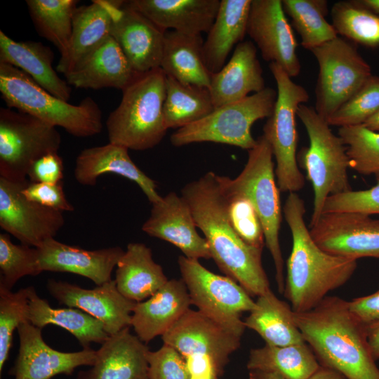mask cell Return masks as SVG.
I'll return each instance as SVG.
<instances>
[{"instance_id": "cell-1", "label": "cell", "mask_w": 379, "mask_h": 379, "mask_svg": "<svg viewBox=\"0 0 379 379\" xmlns=\"http://www.w3.org/2000/svg\"><path fill=\"white\" fill-rule=\"evenodd\" d=\"M181 196L219 269L251 296L258 297L271 290L262 263V251L246 244L230 222L218 175L209 171L188 182L182 188Z\"/></svg>"}, {"instance_id": "cell-2", "label": "cell", "mask_w": 379, "mask_h": 379, "mask_svg": "<svg viewBox=\"0 0 379 379\" xmlns=\"http://www.w3.org/2000/svg\"><path fill=\"white\" fill-rule=\"evenodd\" d=\"M293 318L321 366L347 379H379L366 324L352 313L348 301L326 296L310 311L293 312Z\"/></svg>"}, {"instance_id": "cell-3", "label": "cell", "mask_w": 379, "mask_h": 379, "mask_svg": "<svg viewBox=\"0 0 379 379\" xmlns=\"http://www.w3.org/2000/svg\"><path fill=\"white\" fill-rule=\"evenodd\" d=\"M305 205L296 193L288 194L283 208L292 236V248L286 262L284 295L295 312L317 307L327 294L347 283L357 260L331 254L312 239L305 221Z\"/></svg>"}, {"instance_id": "cell-4", "label": "cell", "mask_w": 379, "mask_h": 379, "mask_svg": "<svg viewBox=\"0 0 379 379\" xmlns=\"http://www.w3.org/2000/svg\"><path fill=\"white\" fill-rule=\"evenodd\" d=\"M166 75L159 67L138 74L123 91L119 106L109 115V142L142 151L157 145L168 128L164 118Z\"/></svg>"}, {"instance_id": "cell-5", "label": "cell", "mask_w": 379, "mask_h": 379, "mask_svg": "<svg viewBox=\"0 0 379 379\" xmlns=\"http://www.w3.org/2000/svg\"><path fill=\"white\" fill-rule=\"evenodd\" d=\"M0 92L9 108L30 114L70 135L87 138L100 133L102 112L97 102L86 97L78 105L52 95L18 68L0 62Z\"/></svg>"}, {"instance_id": "cell-6", "label": "cell", "mask_w": 379, "mask_h": 379, "mask_svg": "<svg viewBox=\"0 0 379 379\" xmlns=\"http://www.w3.org/2000/svg\"><path fill=\"white\" fill-rule=\"evenodd\" d=\"M296 116L304 125L310 141L309 147L300 151L298 159L314 193L310 227L323 214L328 197L352 190L348 176L349 158L341 138L333 133L326 119L314 107L302 104Z\"/></svg>"}, {"instance_id": "cell-7", "label": "cell", "mask_w": 379, "mask_h": 379, "mask_svg": "<svg viewBox=\"0 0 379 379\" xmlns=\"http://www.w3.org/2000/svg\"><path fill=\"white\" fill-rule=\"evenodd\" d=\"M248 152L247 162L239 175L234 179L221 175V179L229 190L246 197L255 209L263 228L265 244L274 262L278 291L284 293V259L279 242L281 206L273 153L263 135Z\"/></svg>"}, {"instance_id": "cell-8", "label": "cell", "mask_w": 379, "mask_h": 379, "mask_svg": "<svg viewBox=\"0 0 379 379\" xmlns=\"http://www.w3.org/2000/svg\"><path fill=\"white\" fill-rule=\"evenodd\" d=\"M242 335L190 308L161 337L183 357L190 379H219Z\"/></svg>"}, {"instance_id": "cell-9", "label": "cell", "mask_w": 379, "mask_h": 379, "mask_svg": "<svg viewBox=\"0 0 379 379\" xmlns=\"http://www.w3.org/2000/svg\"><path fill=\"white\" fill-rule=\"evenodd\" d=\"M277 91L270 87L217 108L204 119L177 129L171 143L182 147L192 143L211 142L250 150L257 139L251 133L253 124L273 113Z\"/></svg>"}, {"instance_id": "cell-10", "label": "cell", "mask_w": 379, "mask_h": 379, "mask_svg": "<svg viewBox=\"0 0 379 379\" xmlns=\"http://www.w3.org/2000/svg\"><path fill=\"white\" fill-rule=\"evenodd\" d=\"M269 67L277 84V98L262 135L276 160L275 175L280 192H297L304 187L305 178L298 165L295 117L298 107L309 100V94L279 65L270 63Z\"/></svg>"}, {"instance_id": "cell-11", "label": "cell", "mask_w": 379, "mask_h": 379, "mask_svg": "<svg viewBox=\"0 0 379 379\" xmlns=\"http://www.w3.org/2000/svg\"><path fill=\"white\" fill-rule=\"evenodd\" d=\"M61 135L53 126L30 114L11 108L0 109V177L21 182L32 164L58 152Z\"/></svg>"}, {"instance_id": "cell-12", "label": "cell", "mask_w": 379, "mask_h": 379, "mask_svg": "<svg viewBox=\"0 0 379 379\" xmlns=\"http://www.w3.org/2000/svg\"><path fill=\"white\" fill-rule=\"evenodd\" d=\"M310 51L319 66L314 109L327 120L372 75L371 69L353 44L339 36Z\"/></svg>"}, {"instance_id": "cell-13", "label": "cell", "mask_w": 379, "mask_h": 379, "mask_svg": "<svg viewBox=\"0 0 379 379\" xmlns=\"http://www.w3.org/2000/svg\"><path fill=\"white\" fill-rule=\"evenodd\" d=\"M178 263L192 304L197 310L243 334L246 327L241 315L255 306L247 291L231 278L211 272L199 260L180 255Z\"/></svg>"}, {"instance_id": "cell-14", "label": "cell", "mask_w": 379, "mask_h": 379, "mask_svg": "<svg viewBox=\"0 0 379 379\" xmlns=\"http://www.w3.org/2000/svg\"><path fill=\"white\" fill-rule=\"evenodd\" d=\"M27 182L0 177V227L21 244L37 248L54 238L65 220L62 212L27 199L22 193Z\"/></svg>"}, {"instance_id": "cell-15", "label": "cell", "mask_w": 379, "mask_h": 379, "mask_svg": "<svg viewBox=\"0 0 379 379\" xmlns=\"http://www.w3.org/2000/svg\"><path fill=\"white\" fill-rule=\"evenodd\" d=\"M310 232L316 244L331 254L357 260L379 258V219L369 215L323 213Z\"/></svg>"}, {"instance_id": "cell-16", "label": "cell", "mask_w": 379, "mask_h": 379, "mask_svg": "<svg viewBox=\"0 0 379 379\" xmlns=\"http://www.w3.org/2000/svg\"><path fill=\"white\" fill-rule=\"evenodd\" d=\"M246 33L265 61L279 65L291 77L300 74L298 42L281 0H252Z\"/></svg>"}, {"instance_id": "cell-17", "label": "cell", "mask_w": 379, "mask_h": 379, "mask_svg": "<svg viewBox=\"0 0 379 379\" xmlns=\"http://www.w3.org/2000/svg\"><path fill=\"white\" fill-rule=\"evenodd\" d=\"M19 337L18 357L8 374L14 379H51L58 375H71L82 366H92L96 350L83 349L74 352L54 350L46 343L42 329L28 321L17 329Z\"/></svg>"}, {"instance_id": "cell-18", "label": "cell", "mask_w": 379, "mask_h": 379, "mask_svg": "<svg viewBox=\"0 0 379 379\" xmlns=\"http://www.w3.org/2000/svg\"><path fill=\"white\" fill-rule=\"evenodd\" d=\"M48 293L60 304L78 308L100 321L109 335L131 326L135 302L124 297L112 279L92 289L49 279Z\"/></svg>"}, {"instance_id": "cell-19", "label": "cell", "mask_w": 379, "mask_h": 379, "mask_svg": "<svg viewBox=\"0 0 379 379\" xmlns=\"http://www.w3.org/2000/svg\"><path fill=\"white\" fill-rule=\"evenodd\" d=\"M197 228L188 204L174 192L152 204L149 216L142 226L149 236L172 244L188 258H211L207 241Z\"/></svg>"}, {"instance_id": "cell-20", "label": "cell", "mask_w": 379, "mask_h": 379, "mask_svg": "<svg viewBox=\"0 0 379 379\" xmlns=\"http://www.w3.org/2000/svg\"><path fill=\"white\" fill-rule=\"evenodd\" d=\"M165 32L125 1L114 19L111 36L132 69L142 74L160 67Z\"/></svg>"}, {"instance_id": "cell-21", "label": "cell", "mask_w": 379, "mask_h": 379, "mask_svg": "<svg viewBox=\"0 0 379 379\" xmlns=\"http://www.w3.org/2000/svg\"><path fill=\"white\" fill-rule=\"evenodd\" d=\"M42 272H69L100 286L112 280V272L124 251L119 246L86 250L51 238L36 248Z\"/></svg>"}, {"instance_id": "cell-22", "label": "cell", "mask_w": 379, "mask_h": 379, "mask_svg": "<svg viewBox=\"0 0 379 379\" xmlns=\"http://www.w3.org/2000/svg\"><path fill=\"white\" fill-rule=\"evenodd\" d=\"M138 74L131 67L117 42L109 36L64 75L67 83L76 88H114L123 91Z\"/></svg>"}, {"instance_id": "cell-23", "label": "cell", "mask_w": 379, "mask_h": 379, "mask_svg": "<svg viewBox=\"0 0 379 379\" xmlns=\"http://www.w3.org/2000/svg\"><path fill=\"white\" fill-rule=\"evenodd\" d=\"M113 173L134 182L151 204L161 196L157 192V182L147 175L133 161L128 149L109 142L107 145L83 149L76 158L74 176L81 185L93 186L98 178Z\"/></svg>"}, {"instance_id": "cell-24", "label": "cell", "mask_w": 379, "mask_h": 379, "mask_svg": "<svg viewBox=\"0 0 379 379\" xmlns=\"http://www.w3.org/2000/svg\"><path fill=\"white\" fill-rule=\"evenodd\" d=\"M149 351L127 327L109 335L96 350L95 364L79 371L76 379H148Z\"/></svg>"}, {"instance_id": "cell-25", "label": "cell", "mask_w": 379, "mask_h": 379, "mask_svg": "<svg viewBox=\"0 0 379 379\" xmlns=\"http://www.w3.org/2000/svg\"><path fill=\"white\" fill-rule=\"evenodd\" d=\"M265 87L257 48L251 41L238 44L228 62L211 74L209 91L215 108L241 100Z\"/></svg>"}, {"instance_id": "cell-26", "label": "cell", "mask_w": 379, "mask_h": 379, "mask_svg": "<svg viewBox=\"0 0 379 379\" xmlns=\"http://www.w3.org/2000/svg\"><path fill=\"white\" fill-rule=\"evenodd\" d=\"M191 299L184 281L170 279L147 299L135 303L131 326L147 344L167 332L190 309Z\"/></svg>"}, {"instance_id": "cell-27", "label": "cell", "mask_w": 379, "mask_h": 379, "mask_svg": "<svg viewBox=\"0 0 379 379\" xmlns=\"http://www.w3.org/2000/svg\"><path fill=\"white\" fill-rule=\"evenodd\" d=\"M220 0H131L128 5L164 31L201 34L209 31Z\"/></svg>"}, {"instance_id": "cell-28", "label": "cell", "mask_w": 379, "mask_h": 379, "mask_svg": "<svg viewBox=\"0 0 379 379\" xmlns=\"http://www.w3.org/2000/svg\"><path fill=\"white\" fill-rule=\"evenodd\" d=\"M124 2L95 0L88 6L77 7L68 50L59 60L58 72L66 74L82 57L111 36L113 22Z\"/></svg>"}, {"instance_id": "cell-29", "label": "cell", "mask_w": 379, "mask_h": 379, "mask_svg": "<svg viewBox=\"0 0 379 379\" xmlns=\"http://www.w3.org/2000/svg\"><path fill=\"white\" fill-rule=\"evenodd\" d=\"M53 60L50 47L39 41H16L0 30V62L18 68L48 92L67 102L72 89L53 68Z\"/></svg>"}, {"instance_id": "cell-30", "label": "cell", "mask_w": 379, "mask_h": 379, "mask_svg": "<svg viewBox=\"0 0 379 379\" xmlns=\"http://www.w3.org/2000/svg\"><path fill=\"white\" fill-rule=\"evenodd\" d=\"M252 0H220L215 18L203 44V55L211 74L224 66L234 46L243 41Z\"/></svg>"}, {"instance_id": "cell-31", "label": "cell", "mask_w": 379, "mask_h": 379, "mask_svg": "<svg viewBox=\"0 0 379 379\" xmlns=\"http://www.w3.org/2000/svg\"><path fill=\"white\" fill-rule=\"evenodd\" d=\"M114 281L124 297L138 302L154 294L168 279L162 267L153 260L151 248L133 242L117 262Z\"/></svg>"}, {"instance_id": "cell-32", "label": "cell", "mask_w": 379, "mask_h": 379, "mask_svg": "<svg viewBox=\"0 0 379 379\" xmlns=\"http://www.w3.org/2000/svg\"><path fill=\"white\" fill-rule=\"evenodd\" d=\"M203 44L201 34L166 31L160 68L180 83L208 88L211 74L204 62Z\"/></svg>"}, {"instance_id": "cell-33", "label": "cell", "mask_w": 379, "mask_h": 379, "mask_svg": "<svg viewBox=\"0 0 379 379\" xmlns=\"http://www.w3.org/2000/svg\"><path fill=\"white\" fill-rule=\"evenodd\" d=\"M27 321L41 329L50 324L60 326L73 335L83 349L91 348L92 343L102 345L109 337L98 319L78 308L52 307L32 286Z\"/></svg>"}, {"instance_id": "cell-34", "label": "cell", "mask_w": 379, "mask_h": 379, "mask_svg": "<svg viewBox=\"0 0 379 379\" xmlns=\"http://www.w3.org/2000/svg\"><path fill=\"white\" fill-rule=\"evenodd\" d=\"M244 321L246 327L255 331L266 345L285 346L305 343L294 321L291 305L279 299L271 290L258 296L253 309Z\"/></svg>"}, {"instance_id": "cell-35", "label": "cell", "mask_w": 379, "mask_h": 379, "mask_svg": "<svg viewBox=\"0 0 379 379\" xmlns=\"http://www.w3.org/2000/svg\"><path fill=\"white\" fill-rule=\"evenodd\" d=\"M320 366L306 343L285 346L265 344L251 349L247 362L248 371L275 372L286 379H307Z\"/></svg>"}, {"instance_id": "cell-36", "label": "cell", "mask_w": 379, "mask_h": 379, "mask_svg": "<svg viewBox=\"0 0 379 379\" xmlns=\"http://www.w3.org/2000/svg\"><path fill=\"white\" fill-rule=\"evenodd\" d=\"M214 109L208 88L184 84L166 76L163 112L168 129H179L195 123Z\"/></svg>"}, {"instance_id": "cell-37", "label": "cell", "mask_w": 379, "mask_h": 379, "mask_svg": "<svg viewBox=\"0 0 379 379\" xmlns=\"http://www.w3.org/2000/svg\"><path fill=\"white\" fill-rule=\"evenodd\" d=\"M75 0H26L30 17L38 33L66 55L72 32Z\"/></svg>"}, {"instance_id": "cell-38", "label": "cell", "mask_w": 379, "mask_h": 379, "mask_svg": "<svg viewBox=\"0 0 379 379\" xmlns=\"http://www.w3.org/2000/svg\"><path fill=\"white\" fill-rule=\"evenodd\" d=\"M285 14L301 39V45L310 51L338 36L332 24L326 19L328 13L326 0H281Z\"/></svg>"}, {"instance_id": "cell-39", "label": "cell", "mask_w": 379, "mask_h": 379, "mask_svg": "<svg viewBox=\"0 0 379 379\" xmlns=\"http://www.w3.org/2000/svg\"><path fill=\"white\" fill-rule=\"evenodd\" d=\"M331 17L337 34L369 48L379 46V15L361 0L335 2Z\"/></svg>"}, {"instance_id": "cell-40", "label": "cell", "mask_w": 379, "mask_h": 379, "mask_svg": "<svg viewBox=\"0 0 379 379\" xmlns=\"http://www.w3.org/2000/svg\"><path fill=\"white\" fill-rule=\"evenodd\" d=\"M338 136L346 146L350 168L379 180V132L364 125L343 126Z\"/></svg>"}, {"instance_id": "cell-41", "label": "cell", "mask_w": 379, "mask_h": 379, "mask_svg": "<svg viewBox=\"0 0 379 379\" xmlns=\"http://www.w3.org/2000/svg\"><path fill=\"white\" fill-rule=\"evenodd\" d=\"M41 272L36 248L13 244L9 234H0V287L11 291L23 277Z\"/></svg>"}, {"instance_id": "cell-42", "label": "cell", "mask_w": 379, "mask_h": 379, "mask_svg": "<svg viewBox=\"0 0 379 379\" xmlns=\"http://www.w3.org/2000/svg\"><path fill=\"white\" fill-rule=\"evenodd\" d=\"M218 179L226 198L227 213L234 230L246 244L262 251L264 231L252 203L244 195L229 190L221 175H218Z\"/></svg>"}, {"instance_id": "cell-43", "label": "cell", "mask_w": 379, "mask_h": 379, "mask_svg": "<svg viewBox=\"0 0 379 379\" xmlns=\"http://www.w3.org/2000/svg\"><path fill=\"white\" fill-rule=\"evenodd\" d=\"M30 286L15 292L0 287V372L7 361L13 332L27 321Z\"/></svg>"}, {"instance_id": "cell-44", "label": "cell", "mask_w": 379, "mask_h": 379, "mask_svg": "<svg viewBox=\"0 0 379 379\" xmlns=\"http://www.w3.org/2000/svg\"><path fill=\"white\" fill-rule=\"evenodd\" d=\"M379 111V77L371 75L326 121L330 126L363 125Z\"/></svg>"}, {"instance_id": "cell-45", "label": "cell", "mask_w": 379, "mask_h": 379, "mask_svg": "<svg viewBox=\"0 0 379 379\" xmlns=\"http://www.w3.org/2000/svg\"><path fill=\"white\" fill-rule=\"evenodd\" d=\"M375 185L362 190H350L330 196L323 208V213L354 212L369 215L379 214V180Z\"/></svg>"}, {"instance_id": "cell-46", "label": "cell", "mask_w": 379, "mask_h": 379, "mask_svg": "<svg viewBox=\"0 0 379 379\" xmlns=\"http://www.w3.org/2000/svg\"><path fill=\"white\" fill-rule=\"evenodd\" d=\"M148 379H190L183 357L173 347L164 344L156 351H149Z\"/></svg>"}, {"instance_id": "cell-47", "label": "cell", "mask_w": 379, "mask_h": 379, "mask_svg": "<svg viewBox=\"0 0 379 379\" xmlns=\"http://www.w3.org/2000/svg\"><path fill=\"white\" fill-rule=\"evenodd\" d=\"M22 193L27 199L45 207L62 213L74 210L65 194L63 181L58 184H48L32 182L28 180Z\"/></svg>"}, {"instance_id": "cell-48", "label": "cell", "mask_w": 379, "mask_h": 379, "mask_svg": "<svg viewBox=\"0 0 379 379\" xmlns=\"http://www.w3.org/2000/svg\"><path fill=\"white\" fill-rule=\"evenodd\" d=\"M64 165L58 152L46 154L36 160L27 173L32 182L58 184L64 178Z\"/></svg>"}, {"instance_id": "cell-49", "label": "cell", "mask_w": 379, "mask_h": 379, "mask_svg": "<svg viewBox=\"0 0 379 379\" xmlns=\"http://www.w3.org/2000/svg\"><path fill=\"white\" fill-rule=\"evenodd\" d=\"M352 313L362 323L371 324L379 321L378 289L372 294L358 297L348 301Z\"/></svg>"}, {"instance_id": "cell-50", "label": "cell", "mask_w": 379, "mask_h": 379, "mask_svg": "<svg viewBox=\"0 0 379 379\" xmlns=\"http://www.w3.org/2000/svg\"><path fill=\"white\" fill-rule=\"evenodd\" d=\"M366 334L371 353L375 360L379 359V321L366 324Z\"/></svg>"}, {"instance_id": "cell-51", "label": "cell", "mask_w": 379, "mask_h": 379, "mask_svg": "<svg viewBox=\"0 0 379 379\" xmlns=\"http://www.w3.org/2000/svg\"><path fill=\"white\" fill-rule=\"evenodd\" d=\"M307 379H347L339 372L331 368L320 366L312 375Z\"/></svg>"}, {"instance_id": "cell-52", "label": "cell", "mask_w": 379, "mask_h": 379, "mask_svg": "<svg viewBox=\"0 0 379 379\" xmlns=\"http://www.w3.org/2000/svg\"><path fill=\"white\" fill-rule=\"evenodd\" d=\"M250 379H286L275 372L249 371Z\"/></svg>"}, {"instance_id": "cell-53", "label": "cell", "mask_w": 379, "mask_h": 379, "mask_svg": "<svg viewBox=\"0 0 379 379\" xmlns=\"http://www.w3.org/2000/svg\"><path fill=\"white\" fill-rule=\"evenodd\" d=\"M363 125L372 131L379 132V111L369 118Z\"/></svg>"}, {"instance_id": "cell-54", "label": "cell", "mask_w": 379, "mask_h": 379, "mask_svg": "<svg viewBox=\"0 0 379 379\" xmlns=\"http://www.w3.org/2000/svg\"><path fill=\"white\" fill-rule=\"evenodd\" d=\"M361 3L379 15V0H361Z\"/></svg>"}]
</instances>
